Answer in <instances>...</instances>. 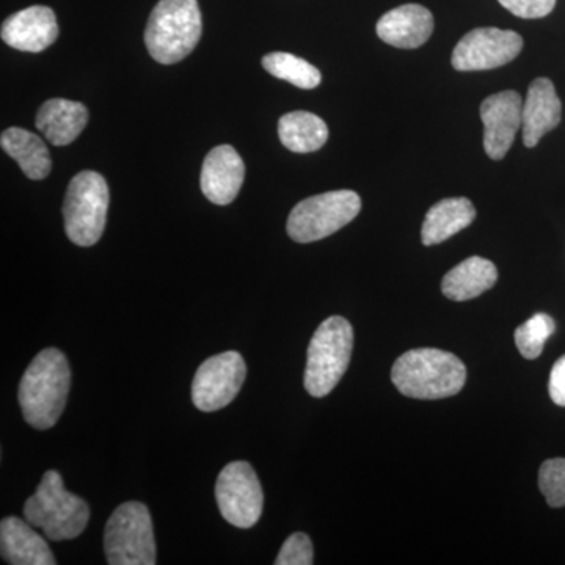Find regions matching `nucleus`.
<instances>
[{
	"mask_svg": "<svg viewBox=\"0 0 565 565\" xmlns=\"http://www.w3.org/2000/svg\"><path fill=\"white\" fill-rule=\"evenodd\" d=\"M71 371L65 353L50 348L41 351L22 375L18 401L25 422L39 430L57 424L65 411Z\"/></svg>",
	"mask_w": 565,
	"mask_h": 565,
	"instance_id": "nucleus-1",
	"label": "nucleus"
},
{
	"mask_svg": "<svg viewBox=\"0 0 565 565\" xmlns=\"http://www.w3.org/2000/svg\"><path fill=\"white\" fill-rule=\"evenodd\" d=\"M392 381L404 396L445 399L463 388L467 367L455 353L433 348L414 349L393 364Z\"/></svg>",
	"mask_w": 565,
	"mask_h": 565,
	"instance_id": "nucleus-2",
	"label": "nucleus"
},
{
	"mask_svg": "<svg viewBox=\"0 0 565 565\" xmlns=\"http://www.w3.org/2000/svg\"><path fill=\"white\" fill-rule=\"evenodd\" d=\"M202 32L196 0H159L145 29V44L156 62L174 65L192 54Z\"/></svg>",
	"mask_w": 565,
	"mask_h": 565,
	"instance_id": "nucleus-3",
	"label": "nucleus"
},
{
	"mask_svg": "<svg viewBox=\"0 0 565 565\" xmlns=\"http://www.w3.org/2000/svg\"><path fill=\"white\" fill-rule=\"evenodd\" d=\"M24 516L50 541H71L84 533L90 520V508L65 489L61 473L50 470L44 473L35 493L25 501Z\"/></svg>",
	"mask_w": 565,
	"mask_h": 565,
	"instance_id": "nucleus-4",
	"label": "nucleus"
},
{
	"mask_svg": "<svg viewBox=\"0 0 565 565\" xmlns=\"http://www.w3.org/2000/svg\"><path fill=\"white\" fill-rule=\"evenodd\" d=\"M353 351V329L348 319L332 316L316 330L308 345L305 390L313 397H326L340 384Z\"/></svg>",
	"mask_w": 565,
	"mask_h": 565,
	"instance_id": "nucleus-5",
	"label": "nucleus"
},
{
	"mask_svg": "<svg viewBox=\"0 0 565 565\" xmlns=\"http://www.w3.org/2000/svg\"><path fill=\"white\" fill-rule=\"evenodd\" d=\"M109 200L103 174L85 170L71 180L63 203L65 232L71 243L79 247L98 244L106 228Z\"/></svg>",
	"mask_w": 565,
	"mask_h": 565,
	"instance_id": "nucleus-6",
	"label": "nucleus"
},
{
	"mask_svg": "<svg viewBox=\"0 0 565 565\" xmlns=\"http://www.w3.org/2000/svg\"><path fill=\"white\" fill-rule=\"evenodd\" d=\"M104 553L110 565H154L156 541L147 505H118L104 530Z\"/></svg>",
	"mask_w": 565,
	"mask_h": 565,
	"instance_id": "nucleus-7",
	"label": "nucleus"
},
{
	"mask_svg": "<svg viewBox=\"0 0 565 565\" xmlns=\"http://www.w3.org/2000/svg\"><path fill=\"white\" fill-rule=\"evenodd\" d=\"M362 211V199L353 191H333L303 200L289 214L286 230L299 244L326 239L349 225Z\"/></svg>",
	"mask_w": 565,
	"mask_h": 565,
	"instance_id": "nucleus-8",
	"label": "nucleus"
},
{
	"mask_svg": "<svg viewBox=\"0 0 565 565\" xmlns=\"http://www.w3.org/2000/svg\"><path fill=\"white\" fill-rule=\"evenodd\" d=\"M221 514L230 525L248 530L262 519L264 494L258 476L248 462L226 465L215 484Z\"/></svg>",
	"mask_w": 565,
	"mask_h": 565,
	"instance_id": "nucleus-9",
	"label": "nucleus"
},
{
	"mask_svg": "<svg viewBox=\"0 0 565 565\" xmlns=\"http://www.w3.org/2000/svg\"><path fill=\"white\" fill-rule=\"evenodd\" d=\"M247 377L243 355L236 351L211 356L196 371L192 403L199 411L217 412L233 403Z\"/></svg>",
	"mask_w": 565,
	"mask_h": 565,
	"instance_id": "nucleus-10",
	"label": "nucleus"
},
{
	"mask_svg": "<svg viewBox=\"0 0 565 565\" xmlns=\"http://www.w3.org/2000/svg\"><path fill=\"white\" fill-rule=\"evenodd\" d=\"M522 50L523 39L519 33L479 28L457 43L451 63L457 71L494 70L515 61Z\"/></svg>",
	"mask_w": 565,
	"mask_h": 565,
	"instance_id": "nucleus-11",
	"label": "nucleus"
},
{
	"mask_svg": "<svg viewBox=\"0 0 565 565\" xmlns=\"http://www.w3.org/2000/svg\"><path fill=\"white\" fill-rule=\"evenodd\" d=\"M484 150L493 161L505 158L523 125V99L514 90L489 96L481 104Z\"/></svg>",
	"mask_w": 565,
	"mask_h": 565,
	"instance_id": "nucleus-12",
	"label": "nucleus"
},
{
	"mask_svg": "<svg viewBox=\"0 0 565 565\" xmlns=\"http://www.w3.org/2000/svg\"><path fill=\"white\" fill-rule=\"evenodd\" d=\"M0 35L13 50L36 54L57 40V18L50 7H29L7 18Z\"/></svg>",
	"mask_w": 565,
	"mask_h": 565,
	"instance_id": "nucleus-13",
	"label": "nucleus"
},
{
	"mask_svg": "<svg viewBox=\"0 0 565 565\" xmlns=\"http://www.w3.org/2000/svg\"><path fill=\"white\" fill-rule=\"evenodd\" d=\"M244 178L245 166L241 156L230 145H221L204 159L200 185L211 203L226 206L236 200Z\"/></svg>",
	"mask_w": 565,
	"mask_h": 565,
	"instance_id": "nucleus-14",
	"label": "nucleus"
},
{
	"mask_svg": "<svg viewBox=\"0 0 565 565\" xmlns=\"http://www.w3.org/2000/svg\"><path fill=\"white\" fill-rule=\"evenodd\" d=\"M379 39L399 50H416L430 39L434 17L426 7L407 3L390 10L377 22Z\"/></svg>",
	"mask_w": 565,
	"mask_h": 565,
	"instance_id": "nucleus-15",
	"label": "nucleus"
},
{
	"mask_svg": "<svg viewBox=\"0 0 565 565\" xmlns=\"http://www.w3.org/2000/svg\"><path fill=\"white\" fill-rule=\"evenodd\" d=\"M563 118V104L556 95L555 85L546 77H539L527 88L523 104V143L537 147L545 134L552 132Z\"/></svg>",
	"mask_w": 565,
	"mask_h": 565,
	"instance_id": "nucleus-16",
	"label": "nucleus"
},
{
	"mask_svg": "<svg viewBox=\"0 0 565 565\" xmlns=\"http://www.w3.org/2000/svg\"><path fill=\"white\" fill-rule=\"evenodd\" d=\"M0 553L11 565H55L50 545L28 520L7 516L0 523Z\"/></svg>",
	"mask_w": 565,
	"mask_h": 565,
	"instance_id": "nucleus-17",
	"label": "nucleus"
},
{
	"mask_svg": "<svg viewBox=\"0 0 565 565\" xmlns=\"http://www.w3.org/2000/svg\"><path fill=\"white\" fill-rule=\"evenodd\" d=\"M88 122L87 107L68 99H50L40 107L35 125L55 147L73 143Z\"/></svg>",
	"mask_w": 565,
	"mask_h": 565,
	"instance_id": "nucleus-18",
	"label": "nucleus"
},
{
	"mask_svg": "<svg viewBox=\"0 0 565 565\" xmlns=\"http://www.w3.org/2000/svg\"><path fill=\"white\" fill-rule=\"evenodd\" d=\"M497 281V266L481 256H471L445 275L441 291L449 300L467 302L492 289Z\"/></svg>",
	"mask_w": 565,
	"mask_h": 565,
	"instance_id": "nucleus-19",
	"label": "nucleus"
},
{
	"mask_svg": "<svg viewBox=\"0 0 565 565\" xmlns=\"http://www.w3.org/2000/svg\"><path fill=\"white\" fill-rule=\"evenodd\" d=\"M475 218L476 210L470 200L463 196L441 200L427 211L424 218L423 244L430 247V245L445 243L449 237L470 226Z\"/></svg>",
	"mask_w": 565,
	"mask_h": 565,
	"instance_id": "nucleus-20",
	"label": "nucleus"
},
{
	"mask_svg": "<svg viewBox=\"0 0 565 565\" xmlns=\"http://www.w3.org/2000/svg\"><path fill=\"white\" fill-rule=\"evenodd\" d=\"M0 145L3 151L20 163L29 180H44L51 173L52 159L43 139L22 128H10L2 132Z\"/></svg>",
	"mask_w": 565,
	"mask_h": 565,
	"instance_id": "nucleus-21",
	"label": "nucleus"
},
{
	"mask_svg": "<svg viewBox=\"0 0 565 565\" xmlns=\"http://www.w3.org/2000/svg\"><path fill=\"white\" fill-rule=\"evenodd\" d=\"M282 147L297 154L321 150L329 139L326 121L310 111L297 110L282 115L278 121Z\"/></svg>",
	"mask_w": 565,
	"mask_h": 565,
	"instance_id": "nucleus-22",
	"label": "nucleus"
},
{
	"mask_svg": "<svg viewBox=\"0 0 565 565\" xmlns=\"http://www.w3.org/2000/svg\"><path fill=\"white\" fill-rule=\"evenodd\" d=\"M262 63L267 73L302 90H313L322 81L321 71L289 52H270L264 55Z\"/></svg>",
	"mask_w": 565,
	"mask_h": 565,
	"instance_id": "nucleus-23",
	"label": "nucleus"
},
{
	"mask_svg": "<svg viewBox=\"0 0 565 565\" xmlns=\"http://www.w3.org/2000/svg\"><path fill=\"white\" fill-rule=\"evenodd\" d=\"M556 323L548 315H534L530 321L515 330V344L520 353L527 360L539 359L544 352L545 343L555 333Z\"/></svg>",
	"mask_w": 565,
	"mask_h": 565,
	"instance_id": "nucleus-24",
	"label": "nucleus"
},
{
	"mask_svg": "<svg viewBox=\"0 0 565 565\" xmlns=\"http://www.w3.org/2000/svg\"><path fill=\"white\" fill-rule=\"evenodd\" d=\"M539 489L544 493L546 503L552 508L565 505V459L545 460L539 470Z\"/></svg>",
	"mask_w": 565,
	"mask_h": 565,
	"instance_id": "nucleus-25",
	"label": "nucleus"
},
{
	"mask_svg": "<svg viewBox=\"0 0 565 565\" xmlns=\"http://www.w3.org/2000/svg\"><path fill=\"white\" fill-rule=\"evenodd\" d=\"M315 552L310 537L303 533H294L286 539L275 565H311Z\"/></svg>",
	"mask_w": 565,
	"mask_h": 565,
	"instance_id": "nucleus-26",
	"label": "nucleus"
},
{
	"mask_svg": "<svg viewBox=\"0 0 565 565\" xmlns=\"http://www.w3.org/2000/svg\"><path fill=\"white\" fill-rule=\"evenodd\" d=\"M505 10L523 20H541L555 10L556 0H498Z\"/></svg>",
	"mask_w": 565,
	"mask_h": 565,
	"instance_id": "nucleus-27",
	"label": "nucleus"
},
{
	"mask_svg": "<svg viewBox=\"0 0 565 565\" xmlns=\"http://www.w3.org/2000/svg\"><path fill=\"white\" fill-rule=\"evenodd\" d=\"M548 390L553 403L559 405V407H565V355L561 356L553 366L552 374H550Z\"/></svg>",
	"mask_w": 565,
	"mask_h": 565,
	"instance_id": "nucleus-28",
	"label": "nucleus"
}]
</instances>
